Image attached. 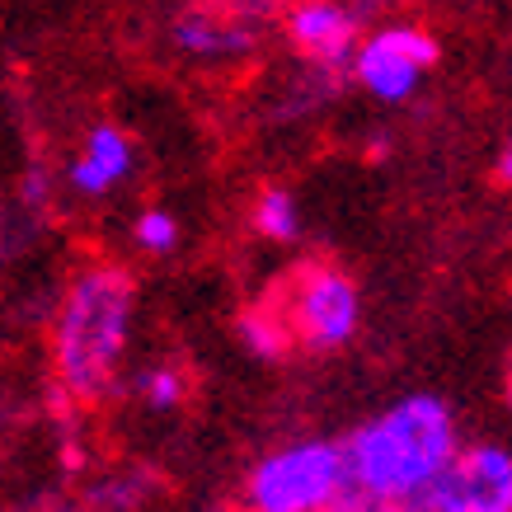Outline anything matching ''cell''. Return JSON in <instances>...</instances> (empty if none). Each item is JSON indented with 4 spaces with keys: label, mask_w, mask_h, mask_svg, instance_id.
Segmentation results:
<instances>
[{
    "label": "cell",
    "mask_w": 512,
    "mask_h": 512,
    "mask_svg": "<svg viewBox=\"0 0 512 512\" xmlns=\"http://www.w3.org/2000/svg\"><path fill=\"white\" fill-rule=\"evenodd\" d=\"M132 165H137V156H132L127 132L113 123H99L80 137L76 156L66 165V188L76 198H109L113 188L132 174Z\"/></svg>",
    "instance_id": "9"
},
{
    "label": "cell",
    "mask_w": 512,
    "mask_h": 512,
    "mask_svg": "<svg viewBox=\"0 0 512 512\" xmlns=\"http://www.w3.org/2000/svg\"><path fill=\"white\" fill-rule=\"evenodd\" d=\"M127 386H132L137 404H146L151 414H170V409H179V404L188 400V372L179 362H151V367H141Z\"/></svg>",
    "instance_id": "12"
},
{
    "label": "cell",
    "mask_w": 512,
    "mask_h": 512,
    "mask_svg": "<svg viewBox=\"0 0 512 512\" xmlns=\"http://www.w3.org/2000/svg\"><path fill=\"white\" fill-rule=\"evenodd\" d=\"M367 512H404V508H367Z\"/></svg>",
    "instance_id": "20"
},
{
    "label": "cell",
    "mask_w": 512,
    "mask_h": 512,
    "mask_svg": "<svg viewBox=\"0 0 512 512\" xmlns=\"http://www.w3.org/2000/svg\"><path fill=\"white\" fill-rule=\"evenodd\" d=\"M325 512H367V503H357V498H343V503H334V508Z\"/></svg>",
    "instance_id": "18"
},
{
    "label": "cell",
    "mask_w": 512,
    "mask_h": 512,
    "mask_svg": "<svg viewBox=\"0 0 512 512\" xmlns=\"http://www.w3.org/2000/svg\"><path fill=\"white\" fill-rule=\"evenodd\" d=\"M437 62V38L419 24H386L357 43L353 80L381 104H404L423 85V71Z\"/></svg>",
    "instance_id": "6"
},
{
    "label": "cell",
    "mask_w": 512,
    "mask_h": 512,
    "mask_svg": "<svg viewBox=\"0 0 512 512\" xmlns=\"http://www.w3.org/2000/svg\"><path fill=\"white\" fill-rule=\"evenodd\" d=\"M156 494V475L151 470H118L94 480L80 498H52L47 512H141Z\"/></svg>",
    "instance_id": "10"
},
{
    "label": "cell",
    "mask_w": 512,
    "mask_h": 512,
    "mask_svg": "<svg viewBox=\"0 0 512 512\" xmlns=\"http://www.w3.org/2000/svg\"><path fill=\"white\" fill-rule=\"evenodd\" d=\"M249 221H254V231L264 235V240H273V245H287V240L301 235V207H296V198L287 188H264V193L254 198V207H249Z\"/></svg>",
    "instance_id": "13"
},
{
    "label": "cell",
    "mask_w": 512,
    "mask_h": 512,
    "mask_svg": "<svg viewBox=\"0 0 512 512\" xmlns=\"http://www.w3.org/2000/svg\"><path fill=\"white\" fill-rule=\"evenodd\" d=\"M343 498H353L343 442H287L245 475L249 512H325Z\"/></svg>",
    "instance_id": "3"
},
{
    "label": "cell",
    "mask_w": 512,
    "mask_h": 512,
    "mask_svg": "<svg viewBox=\"0 0 512 512\" xmlns=\"http://www.w3.org/2000/svg\"><path fill=\"white\" fill-rule=\"evenodd\" d=\"M137 329V282L113 259H90L66 278L47 320L52 381L76 404H99L118 390Z\"/></svg>",
    "instance_id": "1"
},
{
    "label": "cell",
    "mask_w": 512,
    "mask_h": 512,
    "mask_svg": "<svg viewBox=\"0 0 512 512\" xmlns=\"http://www.w3.org/2000/svg\"><path fill=\"white\" fill-rule=\"evenodd\" d=\"M498 179H503V184H512V141L503 146V156H498Z\"/></svg>",
    "instance_id": "17"
},
{
    "label": "cell",
    "mask_w": 512,
    "mask_h": 512,
    "mask_svg": "<svg viewBox=\"0 0 512 512\" xmlns=\"http://www.w3.org/2000/svg\"><path fill=\"white\" fill-rule=\"evenodd\" d=\"M278 306L292 320L296 348H311V353H334L357 334V320H362V296H357V282L343 273L339 264H301L296 273L282 278Z\"/></svg>",
    "instance_id": "4"
},
{
    "label": "cell",
    "mask_w": 512,
    "mask_h": 512,
    "mask_svg": "<svg viewBox=\"0 0 512 512\" xmlns=\"http://www.w3.org/2000/svg\"><path fill=\"white\" fill-rule=\"evenodd\" d=\"M235 334H240V343H245V353L264 357V362H273V357H282L287 348H296L292 320H287V311L278 306V296L245 306L240 320H235Z\"/></svg>",
    "instance_id": "11"
},
{
    "label": "cell",
    "mask_w": 512,
    "mask_h": 512,
    "mask_svg": "<svg viewBox=\"0 0 512 512\" xmlns=\"http://www.w3.org/2000/svg\"><path fill=\"white\" fill-rule=\"evenodd\" d=\"M19 202H24V207H43L47 202V174L38 170V165L24 174V184H19Z\"/></svg>",
    "instance_id": "15"
},
{
    "label": "cell",
    "mask_w": 512,
    "mask_h": 512,
    "mask_svg": "<svg viewBox=\"0 0 512 512\" xmlns=\"http://www.w3.org/2000/svg\"><path fill=\"white\" fill-rule=\"evenodd\" d=\"M132 245L141 254H170L179 245V221L165 212V207H146L137 221H132Z\"/></svg>",
    "instance_id": "14"
},
{
    "label": "cell",
    "mask_w": 512,
    "mask_h": 512,
    "mask_svg": "<svg viewBox=\"0 0 512 512\" xmlns=\"http://www.w3.org/2000/svg\"><path fill=\"white\" fill-rule=\"evenodd\" d=\"M348 480L353 498L367 508H404L419 512L433 484L461 451L451 409L433 395H404L357 428L348 442Z\"/></svg>",
    "instance_id": "2"
},
{
    "label": "cell",
    "mask_w": 512,
    "mask_h": 512,
    "mask_svg": "<svg viewBox=\"0 0 512 512\" xmlns=\"http://www.w3.org/2000/svg\"><path fill=\"white\" fill-rule=\"evenodd\" d=\"M287 43L296 47V57L325 71H343L353 76V57L362 43V10L348 0H296L287 19Z\"/></svg>",
    "instance_id": "8"
},
{
    "label": "cell",
    "mask_w": 512,
    "mask_h": 512,
    "mask_svg": "<svg viewBox=\"0 0 512 512\" xmlns=\"http://www.w3.org/2000/svg\"><path fill=\"white\" fill-rule=\"evenodd\" d=\"M273 0H188L170 24V43L202 66H226L254 52Z\"/></svg>",
    "instance_id": "5"
},
{
    "label": "cell",
    "mask_w": 512,
    "mask_h": 512,
    "mask_svg": "<svg viewBox=\"0 0 512 512\" xmlns=\"http://www.w3.org/2000/svg\"><path fill=\"white\" fill-rule=\"evenodd\" d=\"M419 512H512V451L494 442L461 447Z\"/></svg>",
    "instance_id": "7"
},
{
    "label": "cell",
    "mask_w": 512,
    "mask_h": 512,
    "mask_svg": "<svg viewBox=\"0 0 512 512\" xmlns=\"http://www.w3.org/2000/svg\"><path fill=\"white\" fill-rule=\"evenodd\" d=\"M503 386H508V400H512V362H508V381H503Z\"/></svg>",
    "instance_id": "19"
},
{
    "label": "cell",
    "mask_w": 512,
    "mask_h": 512,
    "mask_svg": "<svg viewBox=\"0 0 512 512\" xmlns=\"http://www.w3.org/2000/svg\"><path fill=\"white\" fill-rule=\"evenodd\" d=\"M80 466H85V451H80V447H71V442H66V447H62V470H66V475H76Z\"/></svg>",
    "instance_id": "16"
}]
</instances>
